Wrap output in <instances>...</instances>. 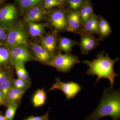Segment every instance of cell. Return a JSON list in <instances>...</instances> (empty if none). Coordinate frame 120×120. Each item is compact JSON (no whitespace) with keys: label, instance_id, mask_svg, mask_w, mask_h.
<instances>
[{"label":"cell","instance_id":"6da1fadb","mask_svg":"<svg viewBox=\"0 0 120 120\" xmlns=\"http://www.w3.org/2000/svg\"><path fill=\"white\" fill-rule=\"evenodd\" d=\"M107 116L112 117V120L120 119V90H114L110 87L105 88L98 106L85 120H98Z\"/></svg>","mask_w":120,"mask_h":120},{"label":"cell","instance_id":"7a4b0ae2","mask_svg":"<svg viewBox=\"0 0 120 120\" xmlns=\"http://www.w3.org/2000/svg\"><path fill=\"white\" fill-rule=\"evenodd\" d=\"M105 52V51L103 50L98 54L97 58L92 61L86 60L83 61L82 62L89 67L87 70V74L97 76L96 83L101 78L107 79L110 83V87L113 88L115 83L114 79L120 75L115 73L114 71V65L119 60V58L113 60L110 57L108 54L104 55Z\"/></svg>","mask_w":120,"mask_h":120},{"label":"cell","instance_id":"3957f363","mask_svg":"<svg viewBox=\"0 0 120 120\" xmlns=\"http://www.w3.org/2000/svg\"><path fill=\"white\" fill-rule=\"evenodd\" d=\"M80 61L77 56L71 53L62 54L58 50L46 65L53 67L60 72L68 73L75 65L79 64Z\"/></svg>","mask_w":120,"mask_h":120},{"label":"cell","instance_id":"277c9868","mask_svg":"<svg viewBox=\"0 0 120 120\" xmlns=\"http://www.w3.org/2000/svg\"><path fill=\"white\" fill-rule=\"evenodd\" d=\"M47 26L53 32L66 31L67 27V13L66 10L61 8H52L47 11Z\"/></svg>","mask_w":120,"mask_h":120},{"label":"cell","instance_id":"5b68a950","mask_svg":"<svg viewBox=\"0 0 120 120\" xmlns=\"http://www.w3.org/2000/svg\"><path fill=\"white\" fill-rule=\"evenodd\" d=\"M28 35L25 24L19 22L10 29L5 46L11 50L18 45L27 44Z\"/></svg>","mask_w":120,"mask_h":120},{"label":"cell","instance_id":"8992f818","mask_svg":"<svg viewBox=\"0 0 120 120\" xmlns=\"http://www.w3.org/2000/svg\"><path fill=\"white\" fill-rule=\"evenodd\" d=\"M20 16L19 10L15 4H4L0 7L1 25L11 28L19 22Z\"/></svg>","mask_w":120,"mask_h":120},{"label":"cell","instance_id":"52a82bcc","mask_svg":"<svg viewBox=\"0 0 120 120\" xmlns=\"http://www.w3.org/2000/svg\"><path fill=\"white\" fill-rule=\"evenodd\" d=\"M10 50L12 65L13 67L19 65H25L29 61H37L31 54L27 44L18 45Z\"/></svg>","mask_w":120,"mask_h":120},{"label":"cell","instance_id":"ba28073f","mask_svg":"<svg viewBox=\"0 0 120 120\" xmlns=\"http://www.w3.org/2000/svg\"><path fill=\"white\" fill-rule=\"evenodd\" d=\"M55 83L50 88L49 91L57 89L62 91L68 100L75 98L82 90V87L78 83L73 82H61L59 77L55 79Z\"/></svg>","mask_w":120,"mask_h":120},{"label":"cell","instance_id":"9c48e42d","mask_svg":"<svg viewBox=\"0 0 120 120\" xmlns=\"http://www.w3.org/2000/svg\"><path fill=\"white\" fill-rule=\"evenodd\" d=\"M47 11L42 4L29 9L22 15V22L25 24L30 22L38 23L46 19Z\"/></svg>","mask_w":120,"mask_h":120},{"label":"cell","instance_id":"30bf717a","mask_svg":"<svg viewBox=\"0 0 120 120\" xmlns=\"http://www.w3.org/2000/svg\"><path fill=\"white\" fill-rule=\"evenodd\" d=\"M80 37L79 43L81 53L83 55L87 54L91 51L96 49L100 45V41L95 37L94 35L83 31L79 33Z\"/></svg>","mask_w":120,"mask_h":120},{"label":"cell","instance_id":"8fae6325","mask_svg":"<svg viewBox=\"0 0 120 120\" xmlns=\"http://www.w3.org/2000/svg\"><path fill=\"white\" fill-rule=\"evenodd\" d=\"M27 45L31 54L37 61L46 65L52 59L53 55L39 44L30 41Z\"/></svg>","mask_w":120,"mask_h":120},{"label":"cell","instance_id":"7c38bea8","mask_svg":"<svg viewBox=\"0 0 120 120\" xmlns=\"http://www.w3.org/2000/svg\"><path fill=\"white\" fill-rule=\"evenodd\" d=\"M67 27L66 31L78 34L82 29L83 25L81 22L79 11L66 10Z\"/></svg>","mask_w":120,"mask_h":120},{"label":"cell","instance_id":"4fadbf2b","mask_svg":"<svg viewBox=\"0 0 120 120\" xmlns=\"http://www.w3.org/2000/svg\"><path fill=\"white\" fill-rule=\"evenodd\" d=\"M57 33L53 32L40 37L39 42L41 46L53 55L57 49V41L58 37Z\"/></svg>","mask_w":120,"mask_h":120},{"label":"cell","instance_id":"5bb4252c","mask_svg":"<svg viewBox=\"0 0 120 120\" xmlns=\"http://www.w3.org/2000/svg\"><path fill=\"white\" fill-rule=\"evenodd\" d=\"M26 30L28 35L32 38L41 37L45 32V29L48 27L47 23H44L30 22L26 24Z\"/></svg>","mask_w":120,"mask_h":120},{"label":"cell","instance_id":"9a60e30c","mask_svg":"<svg viewBox=\"0 0 120 120\" xmlns=\"http://www.w3.org/2000/svg\"><path fill=\"white\" fill-rule=\"evenodd\" d=\"M81 31L88 34L99 35L98 18L94 12L88 18Z\"/></svg>","mask_w":120,"mask_h":120},{"label":"cell","instance_id":"2e32d148","mask_svg":"<svg viewBox=\"0 0 120 120\" xmlns=\"http://www.w3.org/2000/svg\"><path fill=\"white\" fill-rule=\"evenodd\" d=\"M79 42L71 39L63 37H58L57 49L65 53H71L74 46L79 45Z\"/></svg>","mask_w":120,"mask_h":120},{"label":"cell","instance_id":"e0dca14e","mask_svg":"<svg viewBox=\"0 0 120 120\" xmlns=\"http://www.w3.org/2000/svg\"><path fill=\"white\" fill-rule=\"evenodd\" d=\"M27 90H19L12 87L9 91L5 99L4 106L7 107L13 103H21L23 96Z\"/></svg>","mask_w":120,"mask_h":120},{"label":"cell","instance_id":"ac0fdd59","mask_svg":"<svg viewBox=\"0 0 120 120\" xmlns=\"http://www.w3.org/2000/svg\"><path fill=\"white\" fill-rule=\"evenodd\" d=\"M98 16L99 27V35L98 39L102 41L109 36L112 33V29L109 22L101 15Z\"/></svg>","mask_w":120,"mask_h":120},{"label":"cell","instance_id":"d6986e66","mask_svg":"<svg viewBox=\"0 0 120 120\" xmlns=\"http://www.w3.org/2000/svg\"><path fill=\"white\" fill-rule=\"evenodd\" d=\"M12 67L11 50L5 45L0 46V68H9Z\"/></svg>","mask_w":120,"mask_h":120},{"label":"cell","instance_id":"ffe728a7","mask_svg":"<svg viewBox=\"0 0 120 120\" xmlns=\"http://www.w3.org/2000/svg\"><path fill=\"white\" fill-rule=\"evenodd\" d=\"M43 0H14L15 4L19 10L20 16H22L30 9L40 4Z\"/></svg>","mask_w":120,"mask_h":120},{"label":"cell","instance_id":"44dd1931","mask_svg":"<svg viewBox=\"0 0 120 120\" xmlns=\"http://www.w3.org/2000/svg\"><path fill=\"white\" fill-rule=\"evenodd\" d=\"M79 11L80 19L83 26L88 18L94 12L90 0H85L83 5Z\"/></svg>","mask_w":120,"mask_h":120},{"label":"cell","instance_id":"7402d4cb","mask_svg":"<svg viewBox=\"0 0 120 120\" xmlns=\"http://www.w3.org/2000/svg\"><path fill=\"white\" fill-rule=\"evenodd\" d=\"M47 96L44 88L38 89L35 92L32 98V101L34 107L43 105L45 103Z\"/></svg>","mask_w":120,"mask_h":120},{"label":"cell","instance_id":"603a6c76","mask_svg":"<svg viewBox=\"0 0 120 120\" xmlns=\"http://www.w3.org/2000/svg\"><path fill=\"white\" fill-rule=\"evenodd\" d=\"M14 79L13 73L4 82L0 85V91L2 92L5 99L9 91L12 87V84Z\"/></svg>","mask_w":120,"mask_h":120},{"label":"cell","instance_id":"cb8c5ba5","mask_svg":"<svg viewBox=\"0 0 120 120\" xmlns=\"http://www.w3.org/2000/svg\"><path fill=\"white\" fill-rule=\"evenodd\" d=\"M13 67L15 70L16 73L18 78L31 82L30 75L26 70L25 65H16Z\"/></svg>","mask_w":120,"mask_h":120},{"label":"cell","instance_id":"d4e9b609","mask_svg":"<svg viewBox=\"0 0 120 120\" xmlns=\"http://www.w3.org/2000/svg\"><path fill=\"white\" fill-rule=\"evenodd\" d=\"M31 85V82H26L19 78L14 79L12 84V87L19 90H27Z\"/></svg>","mask_w":120,"mask_h":120},{"label":"cell","instance_id":"484cf974","mask_svg":"<svg viewBox=\"0 0 120 120\" xmlns=\"http://www.w3.org/2000/svg\"><path fill=\"white\" fill-rule=\"evenodd\" d=\"M21 103H13L7 106L5 114L7 120H13L16 112Z\"/></svg>","mask_w":120,"mask_h":120},{"label":"cell","instance_id":"4316f807","mask_svg":"<svg viewBox=\"0 0 120 120\" xmlns=\"http://www.w3.org/2000/svg\"><path fill=\"white\" fill-rule=\"evenodd\" d=\"M64 4L58 0H43L42 5L44 8L49 11L55 8H61Z\"/></svg>","mask_w":120,"mask_h":120},{"label":"cell","instance_id":"83f0119b","mask_svg":"<svg viewBox=\"0 0 120 120\" xmlns=\"http://www.w3.org/2000/svg\"><path fill=\"white\" fill-rule=\"evenodd\" d=\"M11 28L0 24V46L5 45L9 32Z\"/></svg>","mask_w":120,"mask_h":120},{"label":"cell","instance_id":"f1b7e54d","mask_svg":"<svg viewBox=\"0 0 120 120\" xmlns=\"http://www.w3.org/2000/svg\"><path fill=\"white\" fill-rule=\"evenodd\" d=\"M85 0H67V2L70 9L79 11L85 2Z\"/></svg>","mask_w":120,"mask_h":120},{"label":"cell","instance_id":"f546056e","mask_svg":"<svg viewBox=\"0 0 120 120\" xmlns=\"http://www.w3.org/2000/svg\"><path fill=\"white\" fill-rule=\"evenodd\" d=\"M13 67L8 68H0V85L14 73Z\"/></svg>","mask_w":120,"mask_h":120},{"label":"cell","instance_id":"4dcf8cb0","mask_svg":"<svg viewBox=\"0 0 120 120\" xmlns=\"http://www.w3.org/2000/svg\"><path fill=\"white\" fill-rule=\"evenodd\" d=\"M48 111L45 115L41 116H31L23 119V120H49V113Z\"/></svg>","mask_w":120,"mask_h":120},{"label":"cell","instance_id":"1f68e13d","mask_svg":"<svg viewBox=\"0 0 120 120\" xmlns=\"http://www.w3.org/2000/svg\"><path fill=\"white\" fill-rule=\"evenodd\" d=\"M5 99L4 95L0 91V106L2 105H4Z\"/></svg>","mask_w":120,"mask_h":120},{"label":"cell","instance_id":"d6a6232c","mask_svg":"<svg viewBox=\"0 0 120 120\" xmlns=\"http://www.w3.org/2000/svg\"><path fill=\"white\" fill-rule=\"evenodd\" d=\"M0 120H7L4 116H3L2 112H0Z\"/></svg>","mask_w":120,"mask_h":120},{"label":"cell","instance_id":"836d02e7","mask_svg":"<svg viewBox=\"0 0 120 120\" xmlns=\"http://www.w3.org/2000/svg\"><path fill=\"white\" fill-rule=\"evenodd\" d=\"M7 0H0V7L4 4Z\"/></svg>","mask_w":120,"mask_h":120},{"label":"cell","instance_id":"e575fe53","mask_svg":"<svg viewBox=\"0 0 120 120\" xmlns=\"http://www.w3.org/2000/svg\"><path fill=\"white\" fill-rule=\"evenodd\" d=\"M58 0L60 2H61V3L64 4L65 2H67V0Z\"/></svg>","mask_w":120,"mask_h":120},{"label":"cell","instance_id":"d590c367","mask_svg":"<svg viewBox=\"0 0 120 120\" xmlns=\"http://www.w3.org/2000/svg\"></svg>","mask_w":120,"mask_h":120}]
</instances>
